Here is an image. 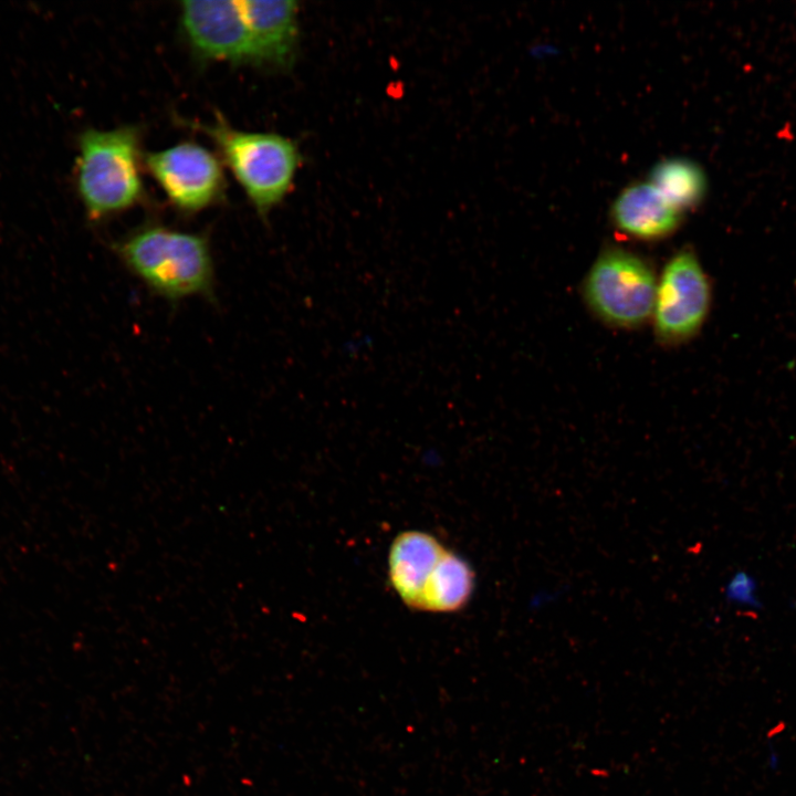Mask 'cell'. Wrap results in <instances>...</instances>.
<instances>
[{"instance_id":"6","label":"cell","mask_w":796,"mask_h":796,"mask_svg":"<svg viewBox=\"0 0 796 796\" xmlns=\"http://www.w3.org/2000/svg\"><path fill=\"white\" fill-rule=\"evenodd\" d=\"M179 17L186 41L200 60L260 66L240 0L182 1Z\"/></svg>"},{"instance_id":"4","label":"cell","mask_w":796,"mask_h":796,"mask_svg":"<svg viewBox=\"0 0 796 796\" xmlns=\"http://www.w3.org/2000/svg\"><path fill=\"white\" fill-rule=\"evenodd\" d=\"M658 280L640 256L621 249L605 251L584 283L587 304L605 322L636 327L653 313Z\"/></svg>"},{"instance_id":"2","label":"cell","mask_w":796,"mask_h":796,"mask_svg":"<svg viewBox=\"0 0 796 796\" xmlns=\"http://www.w3.org/2000/svg\"><path fill=\"white\" fill-rule=\"evenodd\" d=\"M77 149L75 186L91 222L103 221L144 200V155L137 126L86 128L77 138Z\"/></svg>"},{"instance_id":"10","label":"cell","mask_w":796,"mask_h":796,"mask_svg":"<svg viewBox=\"0 0 796 796\" xmlns=\"http://www.w3.org/2000/svg\"><path fill=\"white\" fill-rule=\"evenodd\" d=\"M681 211L648 180L629 185L611 206L616 227L630 237L656 240L671 234L679 226Z\"/></svg>"},{"instance_id":"7","label":"cell","mask_w":796,"mask_h":796,"mask_svg":"<svg viewBox=\"0 0 796 796\" xmlns=\"http://www.w3.org/2000/svg\"><path fill=\"white\" fill-rule=\"evenodd\" d=\"M711 304L708 276L689 250H682L666 264L657 284L653 317L657 335L666 342H680L702 327Z\"/></svg>"},{"instance_id":"9","label":"cell","mask_w":796,"mask_h":796,"mask_svg":"<svg viewBox=\"0 0 796 796\" xmlns=\"http://www.w3.org/2000/svg\"><path fill=\"white\" fill-rule=\"evenodd\" d=\"M447 547L422 531L399 533L389 547V580L401 601L419 610L422 591Z\"/></svg>"},{"instance_id":"12","label":"cell","mask_w":796,"mask_h":796,"mask_svg":"<svg viewBox=\"0 0 796 796\" xmlns=\"http://www.w3.org/2000/svg\"><path fill=\"white\" fill-rule=\"evenodd\" d=\"M649 181L681 212L698 205L706 187L702 169L695 163L683 158H669L658 163Z\"/></svg>"},{"instance_id":"11","label":"cell","mask_w":796,"mask_h":796,"mask_svg":"<svg viewBox=\"0 0 796 796\" xmlns=\"http://www.w3.org/2000/svg\"><path fill=\"white\" fill-rule=\"evenodd\" d=\"M474 585L475 574L470 564L447 547L423 589L419 611L457 612L468 605Z\"/></svg>"},{"instance_id":"3","label":"cell","mask_w":796,"mask_h":796,"mask_svg":"<svg viewBox=\"0 0 796 796\" xmlns=\"http://www.w3.org/2000/svg\"><path fill=\"white\" fill-rule=\"evenodd\" d=\"M188 125L213 143L220 160L260 216H268L291 191L302 159L291 138L238 129L221 114L212 122H189Z\"/></svg>"},{"instance_id":"1","label":"cell","mask_w":796,"mask_h":796,"mask_svg":"<svg viewBox=\"0 0 796 796\" xmlns=\"http://www.w3.org/2000/svg\"><path fill=\"white\" fill-rule=\"evenodd\" d=\"M126 269L168 302L214 300V266L208 238L160 223H146L112 245Z\"/></svg>"},{"instance_id":"5","label":"cell","mask_w":796,"mask_h":796,"mask_svg":"<svg viewBox=\"0 0 796 796\" xmlns=\"http://www.w3.org/2000/svg\"><path fill=\"white\" fill-rule=\"evenodd\" d=\"M144 166L179 212H199L219 202L224 195L222 161L218 154L195 142L146 153Z\"/></svg>"},{"instance_id":"8","label":"cell","mask_w":796,"mask_h":796,"mask_svg":"<svg viewBox=\"0 0 796 796\" xmlns=\"http://www.w3.org/2000/svg\"><path fill=\"white\" fill-rule=\"evenodd\" d=\"M240 4L260 66L275 70L291 66L298 44V3L293 0H240Z\"/></svg>"}]
</instances>
